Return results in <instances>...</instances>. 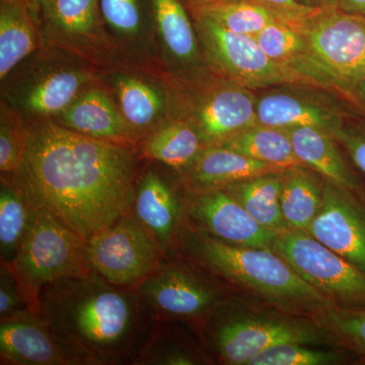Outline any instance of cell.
<instances>
[{
    "label": "cell",
    "mask_w": 365,
    "mask_h": 365,
    "mask_svg": "<svg viewBox=\"0 0 365 365\" xmlns=\"http://www.w3.org/2000/svg\"><path fill=\"white\" fill-rule=\"evenodd\" d=\"M140 177L127 144L42 121L26 127L23 162L9 178L33 205L88 239L131 213Z\"/></svg>",
    "instance_id": "obj_1"
},
{
    "label": "cell",
    "mask_w": 365,
    "mask_h": 365,
    "mask_svg": "<svg viewBox=\"0 0 365 365\" xmlns=\"http://www.w3.org/2000/svg\"><path fill=\"white\" fill-rule=\"evenodd\" d=\"M39 314L91 365H135L157 323L137 288L118 287L95 272L46 287Z\"/></svg>",
    "instance_id": "obj_2"
},
{
    "label": "cell",
    "mask_w": 365,
    "mask_h": 365,
    "mask_svg": "<svg viewBox=\"0 0 365 365\" xmlns=\"http://www.w3.org/2000/svg\"><path fill=\"white\" fill-rule=\"evenodd\" d=\"M181 250L216 277L246 287L282 309L312 316L335 304L272 249L235 246L186 225L180 241Z\"/></svg>",
    "instance_id": "obj_3"
},
{
    "label": "cell",
    "mask_w": 365,
    "mask_h": 365,
    "mask_svg": "<svg viewBox=\"0 0 365 365\" xmlns=\"http://www.w3.org/2000/svg\"><path fill=\"white\" fill-rule=\"evenodd\" d=\"M7 266L16 276L29 307L38 314L40 294L46 287L63 278L93 272L86 258V239L36 205L18 254Z\"/></svg>",
    "instance_id": "obj_4"
},
{
    "label": "cell",
    "mask_w": 365,
    "mask_h": 365,
    "mask_svg": "<svg viewBox=\"0 0 365 365\" xmlns=\"http://www.w3.org/2000/svg\"><path fill=\"white\" fill-rule=\"evenodd\" d=\"M218 304L203 319L208 321L206 335L209 344L223 364L248 365L259 353L284 343H337L328 331L314 321L232 316L223 314Z\"/></svg>",
    "instance_id": "obj_5"
},
{
    "label": "cell",
    "mask_w": 365,
    "mask_h": 365,
    "mask_svg": "<svg viewBox=\"0 0 365 365\" xmlns=\"http://www.w3.org/2000/svg\"><path fill=\"white\" fill-rule=\"evenodd\" d=\"M300 32L338 91L359 97L365 74V16L319 9Z\"/></svg>",
    "instance_id": "obj_6"
},
{
    "label": "cell",
    "mask_w": 365,
    "mask_h": 365,
    "mask_svg": "<svg viewBox=\"0 0 365 365\" xmlns=\"http://www.w3.org/2000/svg\"><path fill=\"white\" fill-rule=\"evenodd\" d=\"M93 272L118 287L137 288L168 257L132 213L86 239Z\"/></svg>",
    "instance_id": "obj_7"
},
{
    "label": "cell",
    "mask_w": 365,
    "mask_h": 365,
    "mask_svg": "<svg viewBox=\"0 0 365 365\" xmlns=\"http://www.w3.org/2000/svg\"><path fill=\"white\" fill-rule=\"evenodd\" d=\"M272 250L337 306L365 309V274L307 232H280Z\"/></svg>",
    "instance_id": "obj_8"
},
{
    "label": "cell",
    "mask_w": 365,
    "mask_h": 365,
    "mask_svg": "<svg viewBox=\"0 0 365 365\" xmlns=\"http://www.w3.org/2000/svg\"><path fill=\"white\" fill-rule=\"evenodd\" d=\"M176 256L165 259L137 287L157 319H203L223 300L215 279Z\"/></svg>",
    "instance_id": "obj_9"
},
{
    "label": "cell",
    "mask_w": 365,
    "mask_h": 365,
    "mask_svg": "<svg viewBox=\"0 0 365 365\" xmlns=\"http://www.w3.org/2000/svg\"><path fill=\"white\" fill-rule=\"evenodd\" d=\"M196 16L209 56L223 73L240 86L249 88L282 83L316 86L299 72L271 59L254 37L230 32L210 19Z\"/></svg>",
    "instance_id": "obj_10"
},
{
    "label": "cell",
    "mask_w": 365,
    "mask_h": 365,
    "mask_svg": "<svg viewBox=\"0 0 365 365\" xmlns=\"http://www.w3.org/2000/svg\"><path fill=\"white\" fill-rule=\"evenodd\" d=\"M182 206L187 227L227 244L272 249L279 235L259 225L223 188L190 190Z\"/></svg>",
    "instance_id": "obj_11"
},
{
    "label": "cell",
    "mask_w": 365,
    "mask_h": 365,
    "mask_svg": "<svg viewBox=\"0 0 365 365\" xmlns=\"http://www.w3.org/2000/svg\"><path fill=\"white\" fill-rule=\"evenodd\" d=\"M307 232L365 274V190L325 180L321 208Z\"/></svg>",
    "instance_id": "obj_12"
},
{
    "label": "cell",
    "mask_w": 365,
    "mask_h": 365,
    "mask_svg": "<svg viewBox=\"0 0 365 365\" xmlns=\"http://www.w3.org/2000/svg\"><path fill=\"white\" fill-rule=\"evenodd\" d=\"M1 365H91L31 309L0 319Z\"/></svg>",
    "instance_id": "obj_13"
},
{
    "label": "cell",
    "mask_w": 365,
    "mask_h": 365,
    "mask_svg": "<svg viewBox=\"0 0 365 365\" xmlns=\"http://www.w3.org/2000/svg\"><path fill=\"white\" fill-rule=\"evenodd\" d=\"M131 213L155 237L168 258L177 256L186 227L184 206L158 170L148 169L141 174Z\"/></svg>",
    "instance_id": "obj_14"
},
{
    "label": "cell",
    "mask_w": 365,
    "mask_h": 365,
    "mask_svg": "<svg viewBox=\"0 0 365 365\" xmlns=\"http://www.w3.org/2000/svg\"><path fill=\"white\" fill-rule=\"evenodd\" d=\"M258 124L257 97L249 88L230 86L216 91L201 106L196 129L203 143L217 145Z\"/></svg>",
    "instance_id": "obj_15"
},
{
    "label": "cell",
    "mask_w": 365,
    "mask_h": 365,
    "mask_svg": "<svg viewBox=\"0 0 365 365\" xmlns=\"http://www.w3.org/2000/svg\"><path fill=\"white\" fill-rule=\"evenodd\" d=\"M346 115L337 108L289 91H273L257 98L258 124L276 128L314 127L335 136Z\"/></svg>",
    "instance_id": "obj_16"
},
{
    "label": "cell",
    "mask_w": 365,
    "mask_h": 365,
    "mask_svg": "<svg viewBox=\"0 0 365 365\" xmlns=\"http://www.w3.org/2000/svg\"><path fill=\"white\" fill-rule=\"evenodd\" d=\"M284 170L225 146L210 145L203 148L188 168V181L193 190L225 188L235 182Z\"/></svg>",
    "instance_id": "obj_17"
},
{
    "label": "cell",
    "mask_w": 365,
    "mask_h": 365,
    "mask_svg": "<svg viewBox=\"0 0 365 365\" xmlns=\"http://www.w3.org/2000/svg\"><path fill=\"white\" fill-rule=\"evenodd\" d=\"M285 131L302 165L314 170L324 179L345 188L354 191L364 189L359 176L341 155L337 140L332 134L307 126L292 127Z\"/></svg>",
    "instance_id": "obj_18"
},
{
    "label": "cell",
    "mask_w": 365,
    "mask_h": 365,
    "mask_svg": "<svg viewBox=\"0 0 365 365\" xmlns=\"http://www.w3.org/2000/svg\"><path fill=\"white\" fill-rule=\"evenodd\" d=\"M254 38L274 61L299 72L319 88L338 91L332 79L314 58L306 36L297 29L275 20Z\"/></svg>",
    "instance_id": "obj_19"
},
{
    "label": "cell",
    "mask_w": 365,
    "mask_h": 365,
    "mask_svg": "<svg viewBox=\"0 0 365 365\" xmlns=\"http://www.w3.org/2000/svg\"><path fill=\"white\" fill-rule=\"evenodd\" d=\"M64 127L83 135L123 143L128 140L126 120L105 91L91 90L61 112Z\"/></svg>",
    "instance_id": "obj_20"
},
{
    "label": "cell",
    "mask_w": 365,
    "mask_h": 365,
    "mask_svg": "<svg viewBox=\"0 0 365 365\" xmlns=\"http://www.w3.org/2000/svg\"><path fill=\"white\" fill-rule=\"evenodd\" d=\"M280 205L288 230L307 232L323 201L325 179L304 165L281 173Z\"/></svg>",
    "instance_id": "obj_21"
},
{
    "label": "cell",
    "mask_w": 365,
    "mask_h": 365,
    "mask_svg": "<svg viewBox=\"0 0 365 365\" xmlns=\"http://www.w3.org/2000/svg\"><path fill=\"white\" fill-rule=\"evenodd\" d=\"M26 0H0V78H6L37 47Z\"/></svg>",
    "instance_id": "obj_22"
},
{
    "label": "cell",
    "mask_w": 365,
    "mask_h": 365,
    "mask_svg": "<svg viewBox=\"0 0 365 365\" xmlns=\"http://www.w3.org/2000/svg\"><path fill=\"white\" fill-rule=\"evenodd\" d=\"M282 172L252 178L223 188L259 225L277 234L288 230L280 205Z\"/></svg>",
    "instance_id": "obj_23"
},
{
    "label": "cell",
    "mask_w": 365,
    "mask_h": 365,
    "mask_svg": "<svg viewBox=\"0 0 365 365\" xmlns=\"http://www.w3.org/2000/svg\"><path fill=\"white\" fill-rule=\"evenodd\" d=\"M217 145L225 146L246 157L281 169L304 165L295 155L292 141L285 129L267 125H255Z\"/></svg>",
    "instance_id": "obj_24"
},
{
    "label": "cell",
    "mask_w": 365,
    "mask_h": 365,
    "mask_svg": "<svg viewBox=\"0 0 365 365\" xmlns=\"http://www.w3.org/2000/svg\"><path fill=\"white\" fill-rule=\"evenodd\" d=\"M203 140L196 127L176 122L163 127L146 139L143 155L148 160L173 169H188L203 150Z\"/></svg>",
    "instance_id": "obj_25"
},
{
    "label": "cell",
    "mask_w": 365,
    "mask_h": 365,
    "mask_svg": "<svg viewBox=\"0 0 365 365\" xmlns=\"http://www.w3.org/2000/svg\"><path fill=\"white\" fill-rule=\"evenodd\" d=\"M197 16L215 21L230 32L255 37L278 20L265 7L248 0H189Z\"/></svg>",
    "instance_id": "obj_26"
},
{
    "label": "cell",
    "mask_w": 365,
    "mask_h": 365,
    "mask_svg": "<svg viewBox=\"0 0 365 365\" xmlns=\"http://www.w3.org/2000/svg\"><path fill=\"white\" fill-rule=\"evenodd\" d=\"M33 204L9 177L0 188V259L9 265L16 258L30 222Z\"/></svg>",
    "instance_id": "obj_27"
},
{
    "label": "cell",
    "mask_w": 365,
    "mask_h": 365,
    "mask_svg": "<svg viewBox=\"0 0 365 365\" xmlns=\"http://www.w3.org/2000/svg\"><path fill=\"white\" fill-rule=\"evenodd\" d=\"M150 6L168 51L181 62L195 60L196 36L181 0H150Z\"/></svg>",
    "instance_id": "obj_28"
},
{
    "label": "cell",
    "mask_w": 365,
    "mask_h": 365,
    "mask_svg": "<svg viewBox=\"0 0 365 365\" xmlns=\"http://www.w3.org/2000/svg\"><path fill=\"white\" fill-rule=\"evenodd\" d=\"M86 81V74L78 71L53 73L31 88L24 100V106L28 111L38 115L64 111L76 101L74 98Z\"/></svg>",
    "instance_id": "obj_29"
},
{
    "label": "cell",
    "mask_w": 365,
    "mask_h": 365,
    "mask_svg": "<svg viewBox=\"0 0 365 365\" xmlns=\"http://www.w3.org/2000/svg\"><path fill=\"white\" fill-rule=\"evenodd\" d=\"M311 317L338 344L365 361V309L329 304Z\"/></svg>",
    "instance_id": "obj_30"
},
{
    "label": "cell",
    "mask_w": 365,
    "mask_h": 365,
    "mask_svg": "<svg viewBox=\"0 0 365 365\" xmlns=\"http://www.w3.org/2000/svg\"><path fill=\"white\" fill-rule=\"evenodd\" d=\"M42 9L53 26L68 37L86 39L97 32L98 0H47Z\"/></svg>",
    "instance_id": "obj_31"
},
{
    "label": "cell",
    "mask_w": 365,
    "mask_h": 365,
    "mask_svg": "<svg viewBox=\"0 0 365 365\" xmlns=\"http://www.w3.org/2000/svg\"><path fill=\"white\" fill-rule=\"evenodd\" d=\"M118 96L124 119L139 128L153 123L163 108V100L158 91L136 78L120 79Z\"/></svg>",
    "instance_id": "obj_32"
},
{
    "label": "cell",
    "mask_w": 365,
    "mask_h": 365,
    "mask_svg": "<svg viewBox=\"0 0 365 365\" xmlns=\"http://www.w3.org/2000/svg\"><path fill=\"white\" fill-rule=\"evenodd\" d=\"M345 360L347 357L343 352L314 350L299 343H284L259 353L248 365H329Z\"/></svg>",
    "instance_id": "obj_33"
},
{
    "label": "cell",
    "mask_w": 365,
    "mask_h": 365,
    "mask_svg": "<svg viewBox=\"0 0 365 365\" xmlns=\"http://www.w3.org/2000/svg\"><path fill=\"white\" fill-rule=\"evenodd\" d=\"M98 6L101 16L116 32L132 36L140 31V0H98Z\"/></svg>",
    "instance_id": "obj_34"
},
{
    "label": "cell",
    "mask_w": 365,
    "mask_h": 365,
    "mask_svg": "<svg viewBox=\"0 0 365 365\" xmlns=\"http://www.w3.org/2000/svg\"><path fill=\"white\" fill-rule=\"evenodd\" d=\"M334 137L365 176V115H346L342 128Z\"/></svg>",
    "instance_id": "obj_35"
},
{
    "label": "cell",
    "mask_w": 365,
    "mask_h": 365,
    "mask_svg": "<svg viewBox=\"0 0 365 365\" xmlns=\"http://www.w3.org/2000/svg\"><path fill=\"white\" fill-rule=\"evenodd\" d=\"M26 129L7 126L2 121L0 130V170L11 177L20 169L25 151Z\"/></svg>",
    "instance_id": "obj_36"
},
{
    "label": "cell",
    "mask_w": 365,
    "mask_h": 365,
    "mask_svg": "<svg viewBox=\"0 0 365 365\" xmlns=\"http://www.w3.org/2000/svg\"><path fill=\"white\" fill-rule=\"evenodd\" d=\"M31 309L13 271L0 265V319L11 318ZM32 311V309H31Z\"/></svg>",
    "instance_id": "obj_37"
},
{
    "label": "cell",
    "mask_w": 365,
    "mask_h": 365,
    "mask_svg": "<svg viewBox=\"0 0 365 365\" xmlns=\"http://www.w3.org/2000/svg\"><path fill=\"white\" fill-rule=\"evenodd\" d=\"M265 7L278 20L302 31L307 21L311 19L319 7L302 4L300 0H248Z\"/></svg>",
    "instance_id": "obj_38"
},
{
    "label": "cell",
    "mask_w": 365,
    "mask_h": 365,
    "mask_svg": "<svg viewBox=\"0 0 365 365\" xmlns=\"http://www.w3.org/2000/svg\"><path fill=\"white\" fill-rule=\"evenodd\" d=\"M337 9L365 16V0H337Z\"/></svg>",
    "instance_id": "obj_39"
},
{
    "label": "cell",
    "mask_w": 365,
    "mask_h": 365,
    "mask_svg": "<svg viewBox=\"0 0 365 365\" xmlns=\"http://www.w3.org/2000/svg\"><path fill=\"white\" fill-rule=\"evenodd\" d=\"M307 6L319 7V9H329L337 7V0H302Z\"/></svg>",
    "instance_id": "obj_40"
},
{
    "label": "cell",
    "mask_w": 365,
    "mask_h": 365,
    "mask_svg": "<svg viewBox=\"0 0 365 365\" xmlns=\"http://www.w3.org/2000/svg\"><path fill=\"white\" fill-rule=\"evenodd\" d=\"M46 1H47V0H26L29 6H30L32 9H42L43 6H45Z\"/></svg>",
    "instance_id": "obj_41"
},
{
    "label": "cell",
    "mask_w": 365,
    "mask_h": 365,
    "mask_svg": "<svg viewBox=\"0 0 365 365\" xmlns=\"http://www.w3.org/2000/svg\"><path fill=\"white\" fill-rule=\"evenodd\" d=\"M360 101H361L364 104H365V74L364 81H362L361 86H360L359 91V97Z\"/></svg>",
    "instance_id": "obj_42"
}]
</instances>
